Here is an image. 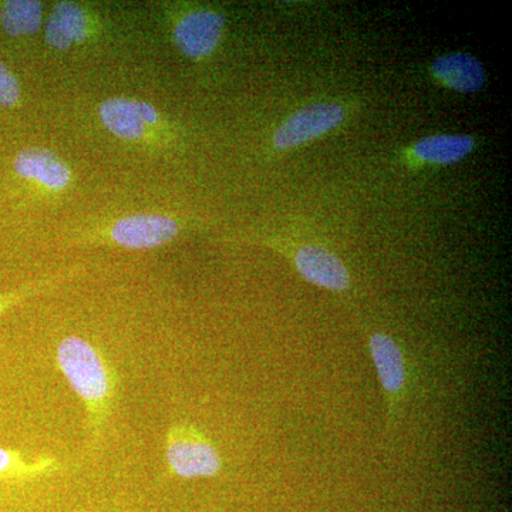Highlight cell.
<instances>
[{
	"instance_id": "obj_1",
	"label": "cell",
	"mask_w": 512,
	"mask_h": 512,
	"mask_svg": "<svg viewBox=\"0 0 512 512\" xmlns=\"http://www.w3.org/2000/svg\"><path fill=\"white\" fill-rule=\"evenodd\" d=\"M57 366L82 400L93 439L109 419L116 393V375L103 355L79 336H67L56 350Z\"/></svg>"
},
{
	"instance_id": "obj_15",
	"label": "cell",
	"mask_w": 512,
	"mask_h": 512,
	"mask_svg": "<svg viewBox=\"0 0 512 512\" xmlns=\"http://www.w3.org/2000/svg\"><path fill=\"white\" fill-rule=\"evenodd\" d=\"M82 271V266H73L67 271L57 272L55 275L46 276V278L39 279V281L32 282V284L22 286L18 291L0 293V318L5 315L13 306L19 305L26 299L33 298L39 293L49 291V289L56 288L57 285L73 278Z\"/></svg>"
},
{
	"instance_id": "obj_13",
	"label": "cell",
	"mask_w": 512,
	"mask_h": 512,
	"mask_svg": "<svg viewBox=\"0 0 512 512\" xmlns=\"http://www.w3.org/2000/svg\"><path fill=\"white\" fill-rule=\"evenodd\" d=\"M473 148V137L437 134V136L421 138L413 151L417 158L426 163L451 165L460 163L473 151Z\"/></svg>"
},
{
	"instance_id": "obj_4",
	"label": "cell",
	"mask_w": 512,
	"mask_h": 512,
	"mask_svg": "<svg viewBox=\"0 0 512 512\" xmlns=\"http://www.w3.org/2000/svg\"><path fill=\"white\" fill-rule=\"evenodd\" d=\"M165 454L170 473L184 480L215 477L222 470L217 448L194 424L175 423L168 429Z\"/></svg>"
},
{
	"instance_id": "obj_12",
	"label": "cell",
	"mask_w": 512,
	"mask_h": 512,
	"mask_svg": "<svg viewBox=\"0 0 512 512\" xmlns=\"http://www.w3.org/2000/svg\"><path fill=\"white\" fill-rule=\"evenodd\" d=\"M45 6L37 0L0 2V29L12 37L36 35L43 26Z\"/></svg>"
},
{
	"instance_id": "obj_6",
	"label": "cell",
	"mask_w": 512,
	"mask_h": 512,
	"mask_svg": "<svg viewBox=\"0 0 512 512\" xmlns=\"http://www.w3.org/2000/svg\"><path fill=\"white\" fill-rule=\"evenodd\" d=\"M174 46L191 60H204L220 46L225 18L210 8H174L168 13Z\"/></svg>"
},
{
	"instance_id": "obj_3",
	"label": "cell",
	"mask_w": 512,
	"mask_h": 512,
	"mask_svg": "<svg viewBox=\"0 0 512 512\" xmlns=\"http://www.w3.org/2000/svg\"><path fill=\"white\" fill-rule=\"evenodd\" d=\"M184 228V221L173 215L131 214L84 229L76 235V239L80 244L148 251L170 244L180 237Z\"/></svg>"
},
{
	"instance_id": "obj_11",
	"label": "cell",
	"mask_w": 512,
	"mask_h": 512,
	"mask_svg": "<svg viewBox=\"0 0 512 512\" xmlns=\"http://www.w3.org/2000/svg\"><path fill=\"white\" fill-rule=\"evenodd\" d=\"M431 70L439 82L458 93L480 92L487 82L483 64L468 53L453 52L437 57Z\"/></svg>"
},
{
	"instance_id": "obj_14",
	"label": "cell",
	"mask_w": 512,
	"mask_h": 512,
	"mask_svg": "<svg viewBox=\"0 0 512 512\" xmlns=\"http://www.w3.org/2000/svg\"><path fill=\"white\" fill-rule=\"evenodd\" d=\"M62 468L59 460L53 457H39L28 461L16 450L0 447V480L28 481L47 476Z\"/></svg>"
},
{
	"instance_id": "obj_9",
	"label": "cell",
	"mask_w": 512,
	"mask_h": 512,
	"mask_svg": "<svg viewBox=\"0 0 512 512\" xmlns=\"http://www.w3.org/2000/svg\"><path fill=\"white\" fill-rule=\"evenodd\" d=\"M343 119L345 110L336 103H316L303 107L275 131L274 146L276 150H291L311 143L338 127Z\"/></svg>"
},
{
	"instance_id": "obj_16",
	"label": "cell",
	"mask_w": 512,
	"mask_h": 512,
	"mask_svg": "<svg viewBox=\"0 0 512 512\" xmlns=\"http://www.w3.org/2000/svg\"><path fill=\"white\" fill-rule=\"evenodd\" d=\"M22 103V84L16 74L0 62V109H15Z\"/></svg>"
},
{
	"instance_id": "obj_8",
	"label": "cell",
	"mask_w": 512,
	"mask_h": 512,
	"mask_svg": "<svg viewBox=\"0 0 512 512\" xmlns=\"http://www.w3.org/2000/svg\"><path fill=\"white\" fill-rule=\"evenodd\" d=\"M103 32V23L93 9L82 3L62 0L56 2L45 25L47 45L59 52H69L76 46L86 45Z\"/></svg>"
},
{
	"instance_id": "obj_10",
	"label": "cell",
	"mask_w": 512,
	"mask_h": 512,
	"mask_svg": "<svg viewBox=\"0 0 512 512\" xmlns=\"http://www.w3.org/2000/svg\"><path fill=\"white\" fill-rule=\"evenodd\" d=\"M296 271L309 284L343 292L350 288V274L342 259L322 245L305 244L292 254Z\"/></svg>"
},
{
	"instance_id": "obj_7",
	"label": "cell",
	"mask_w": 512,
	"mask_h": 512,
	"mask_svg": "<svg viewBox=\"0 0 512 512\" xmlns=\"http://www.w3.org/2000/svg\"><path fill=\"white\" fill-rule=\"evenodd\" d=\"M12 168L19 180L47 197H59L74 183L70 164L45 147L23 148L13 158Z\"/></svg>"
},
{
	"instance_id": "obj_2",
	"label": "cell",
	"mask_w": 512,
	"mask_h": 512,
	"mask_svg": "<svg viewBox=\"0 0 512 512\" xmlns=\"http://www.w3.org/2000/svg\"><path fill=\"white\" fill-rule=\"evenodd\" d=\"M101 126L117 140L148 148H164L175 130L167 117L148 101L114 96L97 107Z\"/></svg>"
},
{
	"instance_id": "obj_5",
	"label": "cell",
	"mask_w": 512,
	"mask_h": 512,
	"mask_svg": "<svg viewBox=\"0 0 512 512\" xmlns=\"http://www.w3.org/2000/svg\"><path fill=\"white\" fill-rule=\"evenodd\" d=\"M366 339L383 390L387 427L393 429L402 417L409 396V365L402 346L392 336L373 330L367 333Z\"/></svg>"
}]
</instances>
